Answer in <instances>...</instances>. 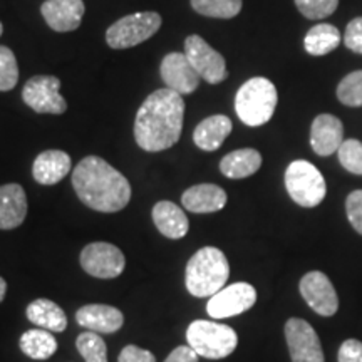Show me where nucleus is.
<instances>
[{
    "instance_id": "obj_1",
    "label": "nucleus",
    "mask_w": 362,
    "mask_h": 362,
    "mask_svg": "<svg viewBox=\"0 0 362 362\" xmlns=\"http://www.w3.org/2000/svg\"><path fill=\"white\" fill-rule=\"evenodd\" d=\"M183 96L168 88L158 89L146 98L134 121V139L149 153L165 151L180 141L183 131Z\"/></svg>"
},
{
    "instance_id": "obj_2",
    "label": "nucleus",
    "mask_w": 362,
    "mask_h": 362,
    "mask_svg": "<svg viewBox=\"0 0 362 362\" xmlns=\"http://www.w3.org/2000/svg\"><path fill=\"white\" fill-rule=\"evenodd\" d=\"M72 187L90 210L116 214L131 200L129 181L99 156H86L72 173Z\"/></svg>"
},
{
    "instance_id": "obj_3",
    "label": "nucleus",
    "mask_w": 362,
    "mask_h": 362,
    "mask_svg": "<svg viewBox=\"0 0 362 362\" xmlns=\"http://www.w3.org/2000/svg\"><path fill=\"white\" fill-rule=\"evenodd\" d=\"M230 265L225 253L215 247H203L189 259L185 274L188 292L194 297H214L225 287Z\"/></svg>"
},
{
    "instance_id": "obj_4",
    "label": "nucleus",
    "mask_w": 362,
    "mask_h": 362,
    "mask_svg": "<svg viewBox=\"0 0 362 362\" xmlns=\"http://www.w3.org/2000/svg\"><path fill=\"white\" fill-rule=\"evenodd\" d=\"M279 103L277 88L267 78L248 79L235 96V111L243 124L262 126L269 123Z\"/></svg>"
},
{
    "instance_id": "obj_5",
    "label": "nucleus",
    "mask_w": 362,
    "mask_h": 362,
    "mask_svg": "<svg viewBox=\"0 0 362 362\" xmlns=\"http://www.w3.org/2000/svg\"><path fill=\"white\" fill-rule=\"evenodd\" d=\"M188 346L206 359H223L237 349L238 336L230 325L194 320L187 330Z\"/></svg>"
},
{
    "instance_id": "obj_6",
    "label": "nucleus",
    "mask_w": 362,
    "mask_h": 362,
    "mask_svg": "<svg viewBox=\"0 0 362 362\" xmlns=\"http://www.w3.org/2000/svg\"><path fill=\"white\" fill-rule=\"evenodd\" d=\"M285 188L297 205L314 208L320 205L327 193L322 173L309 161L297 160L285 171Z\"/></svg>"
},
{
    "instance_id": "obj_7",
    "label": "nucleus",
    "mask_w": 362,
    "mask_h": 362,
    "mask_svg": "<svg viewBox=\"0 0 362 362\" xmlns=\"http://www.w3.org/2000/svg\"><path fill=\"white\" fill-rule=\"evenodd\" d=\"M161 27L158 12H136L115 22L106 33L111 49H129L151 39Z\"/></svg>"
},
{
    "instance_id": "obj_8",
    "label": "nucleus",
    "mask_w": 362,
    "mask_h": 362,
    "mask_svg": "<svg viewBox=\"0 0 362 362\" xmlns=\"http://www.w3.org/2000/svg\"><path fill=\"white\" fill-rule=\"evenodd\" d=\"M59 89L61 81L56 76H34L22 89V99L39 115H62L67 110V103Z\"/></svg>"
},
{
    "instance_id": "obj_9",
    "label": "nucleus",
    "mask_w": 362,
    "mask_h": 362,
    "mask_svg": "<svg viewBox=\"0 0 362 362\" xmlns=\"http://www.w3.org/2000/svg\"><path fill=\"white\" fill-rule=\"evenodd\" d=\"M185 56L208 84H220L228 78L225 57L210 47L200 35H188L185 40Z\"/></svg>"
},
{
    "instance_id": "obj_10",
    "label": "nucleus",
    "mask_w": 362,
    "mask_h": 362,
    "mask_svg": "<svg viewBox=\"0 0 362 362\" xmlns=\"http://www.w3.org/2000/svg\"><path fill=\"white\" fill-rule=\"evenodd\" d=\"M81 267L86 274L96 279H116L123 274L126 259L116 245L106 242H94L81 252Z\"/></svg>"
},
{
    "instance_id": "obj_11",
    "label": "nucleus",
    "mask_w": 362,
    "mask_h": 362,
    "mask_svg": "<svg viewBox=\"0 0 362 362\" xmlns=\"http://www.w3.org/2000/svg\"><path fill=\"white\" fill-rule=\"evenodd\" d=\"M285 341L292 362H325L320 339L314 327L304 319H292L285 324Z\"/></svg>"
},
{
    "instance_id": "obj_12",
    "label": "nucleus",
    "mask_w": 362,
    "mask_h": 362,
    "mask_svg": "<svg viewBox=\"0 0 362 362\" xmlns=\"http://www.w3.org/2000/svg\"><path fill=\"white\" fill-rule=\"evenodd\" d=\"M257 302V291L250 284L238 282L223 287L210 297L206 312L211 319H226L247 312Z\"/></svg>"
},
{
    "instance_id": "obj_13",
    "label": "nucleus",
    "mask_w": 362,
    "mask_h": 362,
    "mask_svg": "<svg viewBox=\"0 0 362 362\" xmlns=\"http://www.w3.org/2000/svg\"><path fill=\"white\" fill-rule=\"evenodd\" d=\"M302 297L314 312L322 317H332L339 309V298L332 282L322 272H309L300 280Z\"/></svg>"
},
{
    "instance_id": "obj_14",
    "label": "nucleus",
    "mask_w": 362,
    "mask_h": 362,
    "mask_svg": "<svg viewBox=\"0 0 362 362\" xmlns=\"http://www.w3.org/2000/svg\"><path fill=\"white\" fill-rule=\"evenodd\" d=\"M160 74L166 88L181 94H192L200 86V74L189 64L185 52H170L163 57Z\"/></svg>"
},
{
    "instance_id": "obj_15",
    "label": "nucleus",
    "mask_w": 362,
    "mask_h": 362,
    "mask_svg": "<svg viewBox=\"0 0 362 362\" xmlns=\"http://www.w3.org/2000/svg\"><path fill=\"white\" fill-rule=\"evenodd\" d=\"M84 12L83 0H45L40 6L45 24L56 33H71L78 29Z\"/></svg>"
},
{
    "instance_id": "obj_16",
    "label": "nucleus",
    "mask_w": 362,
    "mask_h": 362,
    "mask_svg": "<svg viewBox=\"0 0 362 362\" xmlns=\"http://www.w3.org/2000/svg\"><path fill=\"white\" fill-rule=\"evenodd\" d=\"M344 143V126L332 115H319L310 128V146L315 155L330 156Z\"/></svg>"
},
{
    "instance_id": "obj_17",
    "label": "nucleus",
    "mask_w": 362,
    "mask_h": 362,
    "mask_svg": "<svg viewBox=\"0 0 362 362\" xmlns=\"http://www.w3.org/2000/svg\"><path fill=\"white\" fill-rule=\"evenodd\" d=\"M76 320L81 327L96 334H115L123 327L124 315L116 307L104 304H89L76 312Z\"/></svg>"
},
{
    "instance_id": "obj_18",
    "label": "nucleus",
    "mask_w": 362,
    "mask_h": 362,
    "mask_svg": "<svg viewBox=\"0 0 362 362\" xmlns=\"http://www.w3.org/2000/svg\"><path fill=\"white\" fill-rule=\"evenodd\" d=\"M27 216V197L17 183L0 187V230H13L24 223Z\"/></svg>"
},
{
    "instance_id": "obj_19",
    "label": "nucleus",
    "mask_w": 362,
    "mask_h": 362,
    "mask_svg": "<svg viewBox=\"0 0 362 362\" xmlns=\"http://www.w3.org/2000/svg\"><path fill=\"white\" fill-rule=\"evenodd\" d=\"M71 171V156L61 149L40 153L33 165V176L39 185L51 187L64 180Z\"/></svg>"
},
{
    "instance_id": "obj_20",
    "label": "nucleus",
    "mask_w": 362,
    "mask_h": 362,
    "mask_svg": "<svg viewBox=\"0 0 362 362\" xmlns=\"http://www.w3.org/2000/svg\"><path fill=\"white\" fill-rule=\"evenodd\" d=\"M181 202L192 214H215L226 205V193L218 185L202 183L188 188Z\"/></svg>"
},
{
    "instance_id": "obj_21",
    "label": "nucleus",
    "mask_w": 362,
    "mask_h": 362,
    "mask_svg": "<svg viewBox=\"0 0 362 362\" xmlns=\"http://www.w3.org/2000/svg\"><path fill=\"white\" fill-rule=\"evenodd\" d=\"M153 221L156 228L171 240L183 238L189 228L188 216L173 202H158L153 206Z\"/></svg>"
},
{
    "instance_id": "obj_22",
    "label": "nucleus",
    "mask_w": 362,
    "mask_h": 362,
    "mask_svg": "<svg viewBox=\"0 0 362 362\" xmlns=\"http://www.w3.org/2000/svg\"><path fill=\"white\" fill-rule=\"evenodd\" d=\"M232 119L228 116H210L197 126L193 133V141L203 151H216L232 133Z\"/></svg>"
},
{
    "instance_id": "obj_23",
    "label": "nucleus",
    "mask_w": 362,
    "mask_h": 362,
    "mask_svg": "<svg viewBox=\"0 0 362 362\" xmlns=\"http://www.w3.org/2000/svg\"><path fill=\"white\" fill-rule=\"evenodd\" d=\"M262 166V155L253 148H243L228 153L220 161V171L226 178L242 180L255 175Z\"/></svg>"
},
{
    "instance_id": "obj_24",
    "label": "nucleus",
    "mask_w": 362,
    "mask_h": 362,
    "mask_svg": "<svg viewBox=\"0 0 362 362\" xmlns=\"http://www.w3.org/2000/svg\"><path fill=\"white\" fill-rule=\"evenodd\" d=\"M25 314L30 322L40 329L49 330V332H62L67 327L64 310L49 298H37V300L30 302L27 305Z\"/></svg>"
},
{
    "instance_id": "obj_25",
    "label": "nucleus",
    "mask_w": 362,
    "mask_h": 362,
    "mask_svg": "<svg viewBox=\"0 0 362 362\" xmlns=\"http://www.w3.org/2000/svg\"><path fill=\"white\" fill-rule=\"evenodd\" d=\"M21 349L27 357L34 361H45L57 351V341L49 330L30 329L22 334Z\"/></svg>"
},
{
    "instance_id": "obj_26",
    "label": "nucleus",
    "mask_w": 362,
    "mask_h": 362,
    "mask_svg": "<svg viewBox=\"0 0 362 362\" xmlns=\"http://www.w3.org/2000/svg\"><path fill=\"white\" fill-rule=\"evenodd\" d=\"M341 40L342 37L337 27H334L332 24H319L312 27L307 33L304 47L310 56H325V54L337 49Z\"/></svg>"
},
{
    "instance_id": "obj_27",
    "label": "nucleus",
    "mask_w": 362,
    "mask_h": 362,
    "mask_svg": "<svg viewBox=\"0 0 362 362\" xmlns=\"http://www.w3.org/2000/svg\"><path fill=\"white\" fill-rule=\"evenodd\" d=\"M192 7L200 16L232 19L242 11V0H192Z\"/></svg>"
},
{
    "instance_id": "obj_28",
    "label": "nucleus",
    "mask_w": 362,
    "mask_h": 362,
    "mask_svg": "<svg viewBox=\"0 0 362 362\" xmlns=\"http://www.w3.org/2000/svg\"><path fill=\"white\" fill-rule=\"evenodd\" d=\"M76 346L86 362H107L106 342L96 332L88 330V332L79 334Z\"/></svg>"
},
{
    "instance_id": "obj_29",
    "label": "nucleus",
    "mask_w": 362,
    "mask_h": 362,
    "mask_svg": "<svg viewBox=\"0 0 362 362\" xmlns=\"http://www.w3.org/2000/svg\"><path fill=\"white\" fill-rule=\"evenodd\" d=\"M337 99L351 107L362 106V71L347 74L337 86Z\"/></svg>"
},
{
    "instance_id": "obj_30",
    "label": "nucleus",
    "mask_w": 362,
    "mask_h": 362,
    "mask_svg": "<svg viewBox=\"0 0 362 362\" xmlns=\"http://www.w3.org/2000/svg\"><path fill=\"white\" fill-rule=\"evenodd\" d=\"M19 83V66L11 49L0 45V90H11Z\"/></svg>"
},
{
    "instance_id": "obj_31",
    "label": "nucleus",
    "mask_w": 362,
    "mask_h": 362,
    "mask_svg": "<svg viewBox=\"0 0 362 362\" xmlns=\"http://www.w3.org/2000/svg\"><path fill=\"white\" fill-rule=\"evenodd\" d=\"M337 156L341 165L349 173L362 175V143L357 139H347L337 149Z\"/></svg>"
},
{
    "instance_id": "obj_32",
    "label": "nucleus",
    "mask_w": 362,
    "mask_h": 362,
    "mask_svg": "<svg viewBox=\"0 0 362 362\" xmlns=\"http://www.w3.org/2000/svg\"><path fill=\"white\" fill-rule=\"evenodd\" d=\"M296 6L307 19L320 21L336 12L339 0H296Z\"/></svg>"
},
{
    "instance_id": "obj_33",
    "label": "nucleus",
    "mask_w": 362,
    "mask_h": 362,
    "mask_svg": "<svg viewBox=\"0 0 362 362\" xmlns=\"http://www.w3.org/2000/svg\"><path fill=\"white\" fill-rule=\"evenodd\" d=\"M346 211L351 225L357 233L362 235V189H356L347 197Z\"/></svg>"
},
{
    "instance_id": "obj_34",
    "label": "nucleus",
    "mask_w": 362,
    "mask_h": 362,
    "mask_svg": "<svg viewBox=\"0 0 362 362\" xmlns=\"http://www.w3.org/2000/svg\"><path fill=\"white\" fill-rule=\"evenodd\" d=\"M344 44L349 51L356 54H362V17L352 19L346 27V35H344Z\"/></svg>"
},
{
    "instance_id": "obj_35",
    "label": "nucleus",
    "mask_w": 362,
    "mask_h": 362,
    "mask_svg": "<svg viewBox=\"0 0 362 362\" xmlns=\"http://www.w3.org/2000/svg\"><path fill=\"white\" fill-rule=\"evenodd\" d=\"M339 362H362V342L357 339H347L342 342L337 356Z\"/></svg>"
},
{
    "instance_id": "obj_36",
    "label": "nucleus",
    "mask_w": 362,
    "mask_h": 362,
    "mask_svg": "<svg viewBox=\"0 0 362 362\" xmlns=\"http://www.w3.org/2000/svg\"><path fill=\"white\" fill-rule=\"evenodd\" d=\"M117 362H156V357L138 346H126L117 357Z\"/></svg>"
},
{
    "instance_id": "obj_37",
    "label": "nucleus",
    "mask_w": 362,
    "mask_h": 362,
    "mask_svg": "<svg viewBox=\"0 0 362 362\" xmlns=\"http://www.w3.org/2000/svg\"><path fill=\"white\" fill-rule=\"evenodd\" d=\"M165 362H198V354L189 346H180L166 357Z\"/></svg>"
},
{
    "instance_id": "obj_38",
    "label": "nucleus",
    "mask_w": 362,
    "mask_h": 362,
    "mask_svg": "<svg viewBox=\"0 0 362 362\" xmlns=\"http://www.w3.org/2000/svg\"><path fill=\"white\" fill-rule=\"evenodd\" d=\"M6 296H7V282L0 277V302L6 298Z\"/></svg>"
},
{
    "instance_id": "obj_39",
    "label": "nucleus",
    "mask_w": 362,
    "mask_h": 362,
    "mask_svg": "<svg viewBox=\"0 0 362 362\" xmlns=\"http://www.w3.org/2000/svg\"><path fill=\"white\" fill-rule=\"evenodd\" d=\"M2 33H4V25H2V22H0V35H2Z\"/></svg>"
}]
</instances>
